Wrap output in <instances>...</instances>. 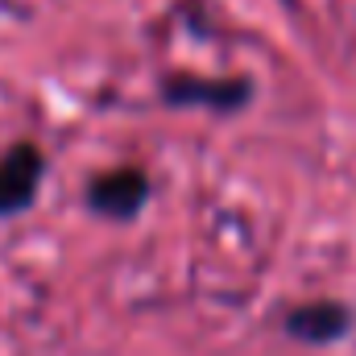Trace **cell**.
Instances as JSON below:
<instances>
[{
    "instance_id": "1",
    "label": "cell",
    "mask_w": 356,
    "mask_h": 356,
    "mask_svg": "<svg viewBox=\"0 0 356 356\" xmlns=\"http://www.w3.org/2000/svg\"><path fill=\"white\" fill-rule=\"evenodd\" d=\"M38 182H42V154L33 145H17L0 162V216L29 207L38 195Z\"/></svg>"
},
{
    "instance_id": "3",
    "label": "cell",
    "mask_w": 356,
    "mask_h": 356,
    "mask_svg": "<svg viewBox=\"0 0 356 356\" xmlns=\"http://www.w3.org/2000/svg\"><path fill=\"white\" fill-rule=\"evenodd\" d=\"M290 332L311 340V344H327V340L348 332V311L336 307V302H311V307L290 315Z\"/></svg>"
},
{
    "instance_id": "2",
    "label": "cell",
    "mask_w": 356,
    "mask_h": 356,
    "mask_svg": "<svg viewBox=\"0 0 356 356\" xmlns=\"http://www.w3.org/2000/svg\"><path fill=\"white\" fill-rule=\"evenodd\" d=\"M145 203V178L137 170H112L91 186V207L104 216H133Z\"/></svg>"
}]
</instances>
